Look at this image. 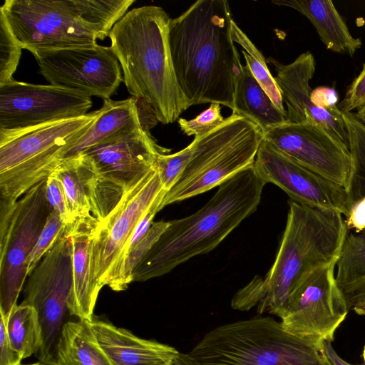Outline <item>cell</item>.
Segmentation results:
<instances>
[{"label": "cell", "instance_id": "obj_16", "mask_svg": "<svg viewBox=\"0 0 365 365\" xmlns=\"http://www.w3.org/2000/svg\"><path fill=\"white\" fill-rule=\"evenodd\" d=\"M254 168L266 184L276 185L297 203L336 210L344 216L348 211V195L344 187L299 164L264 138Z\"/></svg>", "mask_w": 365, "mask_h": 365}, {"label": "cell", "instance_id": "obj_28", "mask_svg": "<svg viewBox=\"0 0 365 365\" xmlns=\"http://www.w3.org/2000/svg\"><path fill=\"white\" fill-rule=\"evenodd\" d=\"M232 33L234 42L240 45L243 48L242 52L246 65L252 76L275 106L281 110L287 111L281 91L267 67L264 56L234 20L232 22Z\"/></svg>", "mask_w": 365, "mask_h": 365}, {"label": "cell", "instance_id": "obj_22", "mask_svg": "<svg viewBox=\"0 0 365 365\" xmlns=\"http://www.w3.org/2000/svg\"><path fill=\"white\" fill-rule=\"evenodd\" d=\"M138 101L133 97L122 101L104 99L97 118L68 152L64 160L90 148L145 128L140 119Z\"/></svg>", "mask_w": 365, "mask_h": 365}, {"label": "cell", "instance_id": "obj_39", "mask_svg": "<svg viewBox=\"0 0 365 365\" xmlns=\"http://www.w3.org/2000/svg\"><path fill=\"white\" fill-rule=\"evenodd\" d=\"M23 358L9 340L5 322L0 317V365H21Z\"/></svg>", "mask_w": 365, "mask_h": 365}, {"label": "cell", "instance_id": "obj_45", "mask_svg": "<svg viewBox=\"0 0 365 365\" xmlns=\"http://www.w3.org/2000/svg\"><path fill=\"white\" fill-rule=\"evenodd\" d=\"M170 365H173V364H170Z\"/></svg>", "mask_w": 365, "mask_h": 365}, {"label": "cell", "instance_id": "obj_14", "mask_svg": "<svg viewBox=\"0 0 365 365\" xmlns=\"http://www.w3.org/2000/svg\"><path fill=\"white\" fill-rule=\"evenodd\" d=\"M91 96L54 85L11 80L0 85V129L14 130L87 114Z\"/></svg>", "mask_w": 365, "mask_h": 365}, {"label": "cell", "instance_id": "obj_37", "mask_svg": "<svg viewBox=\"0 0 365 365\" xmlns=\"http://www.w3.org/2000/svg\"><path fill=\"white\" fill-rule=\"evenodd\" d=\"M365 103V63L358 76L352 81L344 98L339 106L343 113L356 110Z\"/></svg>", "mask_w": 365, "mask_h": 365}, {"label": "cell", "instance_id": "obj_29", "mask_svg": "<svg viewBox=\"0 0 365 365\" xmlns=\"http://www.w3.org/2000/svg\"><path fill=\"white\" fill-rule=\"evenodd\" d=\"M336 267L339 287L365 278V232L348 230Z\"/></svg>", "mask_w": 365, "mask_h": 365}, {"label": "cell", "instance_id": "obj_32", "mask_svg": "<svg viewBox=\"0 0 365 365\" xmlns=\"http://www.w3.org/2000/svg\"><path fill=\"white\" fill-rule=\"evenodd\" d=\"M169 222L165 221L153 222L148 233L128 252L123 267L122 279L125 290L133 282L132 274L134 269L147 255L153 245L168 227Z\"/></svg>", "mask_w": 365, "mask_h": 365}, {"label": "cell", "instance_id": "obj_36", "mask_svg": "<svg viewBox=\"0 0 365 365\" xmlns=\"http://www.w3.org/2000/svg\"><path fill=\"white\" fill-rule=\"evenodd\" d=\"M46 197L52 209L66 226L73 223L68 210L63 185L58 178L52 173L46 180Z\"/></svg>", "mask_w": 365, "mask_h": 365}, {"label": "cell", "instance_id": "obj_44", "mask_svg": "<svg viewBox=\"0 0 365 365\" xmlns=\"http://www.w3.org/2000/svg\"><path fill=\"white\" fill-rule=\"evenodd\" d=\"M362 356H363L364 364H365V346H364V349H363Z\"/></svg>", "mask_w": 365, "mask_h": 365}, {"label": "cell", "instance_id": "obj_31", "mask_svg": "<svg viewBox=\"0 0 365 365\" xmlns=\"http://www.w3.org/2000/svg\"><path fill=\"white\" fill-rule=\"evenodd\" d=\"M22 49L5 15L0 11V85L14 79Z\"/></svg>", "mask_w": 365, "mask_h": 365}, {"label": "cell", "instance_id": "obj_23", "mask_svg": "<svg viewBox=\"0 0 365 365\" xmlns=\"http://www.w3.org/2000/svg\"><path fill=\"white\" fill-rule=\"evenodd\" d=\"M278 6L294 9L303 14L316 29L326 48L353 56L362 43L351 34L333 2L329 0H275Z\"/></svg>", "mask_w": 365, "mask_h": 365}, {"label": "cell", "instance_id": "obj_33", "mask_svg": "<svg viewBox=\"0 0 365 365\" xmlns=\"http://www.w3.org/2000/svg\"><path fill=\"white\" fill-rule=\"evenodd\" d=\"M66 227V226L58 215L53 210H51L27 259L28 277L31 274L44 255L54 245L57 239L65 232Z\"/></svg>", "mask_w": 365, "mask_h": 365}, {"label": "cell", "instance_id": "obj_18", "mask_svg": "<svg viewBox=\"0 0 365 365\" xmlns=\"http://www.w3.org/2000/svg\"><path fill=\"white\" fill-rule=\"evenodd\" d=\"M267 61L275 68L274 78L287 107V121L300 123L312 118L349 145L343 113L339 107L320 108L311 101L310 81L316 66L313 54L306 51L289 64H282L272 57Z\"/></svg>", "mask_w": 365, "mask_h": 365}, {"label": "cell", "instance_id": "obj_24", "mask_svg": "<svg viewBox=\"0 0 365 365\" xmlns=\"http://www.w3.org/2000/svg\"><path fill=\"white\" fill-rule=\"evenodd\" d=\"M348 133L351 169L346 190L348 211L344 216L348 230L365 232V125L353 112L343 113Z\"/></svg>", "mask_w": 365, "mask_h": 365}, {"label": "cell", "instance_id": "obj_34", "mask_svg": "<svg viewBox=\"0 0 365 365\" xmlns=\"http://www.w3.org/2000/svg\"><path fill=\"white\" fill-rule=\"evenodd\" d=\"M192 145L191 143L182 150L173 154H160L155 166L164 190L167 192L177 182L190 159Z\"/></svg>", "mask_w": 365, "mask_h": 365}, {"label": "cell", "instance_id": "obj_26", "mask_svg": "<svg viewBox=\"0 0 365 365\" xmlns=\"http://www.w3.org/2000/svg\"><path fill=\"white\" fill-rule=\"evenodd\" d=\"M56 365H113L101 346L89 321L69 320L63 326Z\"/></svg>", "mask_w": 365, "mask_h": 365}, {"label": "cell", "instance_id": "obj_1", "mask_svg": "<svg viewBox=\"0 0 365 365\" xmlns=\"http://www.w3.org/2000/svg\"><path fill=\"white\" fill-rule=\"evenodd\" d=\"M225 0H198L170 19L169 43L178 85L190 106L218 103L233 110L242 66Z\"/></svg>", "mask_w": 365, "mask_h": 365}, {"label": "cell", "instance_id": "obj_46", "mask_svg": "<svg viewBox=\"0 0 365 365\" xmlns=\"http://www.w3.org/2000/svg\"><path fill=\"white\" fill-rule=\"evenodd\" d=\"M365 104V103H364Z\"/></svg>", "mask_w": 365, "mask_h": 365}, {"label": "cell", "instance_id": "obj_35", "mask_svg": "<svg viewBox=\"0 0 365 365\" xmlns=\"http://www.w3.org/2000/svg\"><path fill=\"white\" fill-rule=\"evenodd\" d=\"M225 120L218 103H211L208 108L195 118L186 120L180 118L178 120L181 131L188 136L202 137L220 125Z\"/></svg>", "mask_w": 365, "mask_h": 365}, {"label": "cell", "instance_id": "obj_21", "mask_svg": "<svg viewBox=\"0 0 365 365\" xmlns=\"http://www.w3.org/2000/svg\"><path fill=\"white\" fill-rule=\"evenodd\" d=\"M98 222L94 220H77L66 226L72 248V289L68 310L79 319L91 322L99 294L91 270V240Z\"/></svg>", "mask_w": 365, "mask_h": 365}, {"label": "cell", "instance_id": "obj_42", "mask_svg": "<svg viewBox=\"0 0 365 365\" xmlns=\"http://www.w3.org/2000/svg\"><path fill=\"white\" fill-rule=\"evenodd\" d=\"M354 113L357 118L365 125V104L357 108Z\"/></svg>", "mask_w": 365, "mask_h": 365}, {"label": "cell", "instance_id": "obj_8", "mask_svg": "<svg viewBox=\"0 0 365 365\" xmlns=\"http://www.w3.org/2000/svg\"><path fill=\"white\" fill-rule=\"evenodd\" d=\"M46 180L14 204L0 203V315L5 319L17 304L28 277L27 259L52 210Z\"/></svg>", "mask_w": 365, "mask_h": 365}, {"label": "cell", "instance_id": "obj_13", "mask_svg": "<svg viewBox=\"0 0 365 365\" xmlns=\"http://www.w3.org/2000/svg\"><path fill=\"white\" fill-rule=\"evenodd\" d=\"M39 72L51 85L108 99L122 81L120 63L110 46L44 49L32 51Z\"/></svg>", "mask_w": 365, "mask_h": 365}, {"label": "cell", "instance_id": "obj_27", "mask_svg": "<svg viewBox=\"0 0 365 365\" xmlns=\"http://www.w3.org/2000/svg\"><path fill=\"white\" fill-rule=\"evenodd\" d=\"M0 317L4 319L11 345L23 359L38 352L43 343L42 331L33 306L22 302L12 309L6 319Z\"/></svg>", "mask_w": 365, "mask_h": 365}, {"label": "cell", "instance_id": "obj_38", "mask_svg": "<svg viewBox=\"0 0 365 365\" xmlns=\"http://www.w3.org/2000/svg\"><path fill=\"white\" fill-rule=\"evenodd\" d=\"M349 309L365 317V278L340 287Z\"/></svg>", "mask_w": 365, "mask_h": 365}, {"label": "cell", "instance_id": "obj_41", "mask_svg": "<svg viewBox=\"0 0 365 365\" xmlns=\"http://www.w3.org/2000/svg\"><path fill=\"white\" fill-rule=\"evenodd\" d=\"M319 351L327 364V365H355L351 364L344 359H342L338 354L336 352L331 341H324L319 349ZM356 365H365L362 364H356Z\"/></svg>", "mask_w": 365, "mask_h": 365}, {"label": "cell", "instance_id": "obj_2", "mask_svg": "<svg viewBox=\"0 0 365 365\" xmlns=\"http://www.w3.org/2000/svg\"><path fill=\"white\" fill-rule=\"evenodd\" d=\"M286 227L275 260L266 275L255 277L234 295L235 309L257 306L282 317L288 299L309 274L336 264L348 229L344 215L336 210L289 202Z\"/></svg>", "mask_w": 365, "mask_h": 365}, {"label": "cell", "instance_id": "obj_40", "mask_svg": "<svg viewBox=\"0 0 365 365\" xmlns=\"http://www.w3.org/2000/svg\"><path fill=\"white\" fill-rule=\"evenodd\" d=\"M312 103L320 108L329 109L336 107L338 94L331 88L318 87L312 90L311 93Z\"/></svg>", "mask_w": 365, "mask_h": 365}, {"label": "cell", "instance_id": "obj_11", "mask_svg": "<svg viewBox=\"0 0 365 365\" xmlns=\"http://www.w3.org/2000/svg\"><path fill=\"white\" fill-rule=\"evenodd\" d=\"M72 284V248L66 227L29 276L24 289L22 302L36 309L41 327L43 343L36 355L46 365H56L58 341L69 321Z\"/></svg>", "mask_w": 365, "mask_h": 365}, {"label": "cell", "instance_id": "obj_9", "mask_svg": "<svg viewBox=\"0 0 365 365\" xmlns=\"http://www.w3.org/2000/svg\"><path fill=\"white\" fill-rule=\"evenodd\" d=\"M156 166L127 186L115 208L95 227L91 240V270L100 291L104 286L120 292L122 254L135 227L165 194Z\"/></svg>", "mask_w": 365, "mask_h": 365}, {"label": "cell", "instance_id": "obj_43", "mask_svg": "<svg viewBox=\"0 0 365 365\" xmlns=\"http://www.w3.org/2000/svg\"><path fill=\"white\" fill-rule=\"evenodd\" d=\"M21 365H46V364H43V363L38 361V362H36V363H33V364H21Z\"/></svg>", "mask_w": 365, "mask_h": 365}, {"label": "cell", "instance_id": "obj_19", "mask_svg": "<svg viewBox=\"0 0 365 365\" xmlns=\"http://www.w3.org/2000/svg\"><path fill=\"white\" fill-rule=\"evenodd\" d=\"M163 151L148 130L141 128L81 153L102 175L125 188L153 168Z\"/></svg>", "mask_w": 365, "mask_h": 365}, {"label": "cell", "instance_id": "obj_6", "mask_svg": "<svg viewBox=\"0 0 365 365\" xmlns=\"http://www.w3.org/2000/svg\"><path fill=\"white\" fill-rule=\"evenodd\" d=\"M98 115V110L26 129H0V202L13 205L47 179Z\"/></svg>", "mask_w": 365, "mask_h": 365}, {"label": "cell", "instance_id": "obj_30", "mask_svg": "<svg viewBox=\"0 0 365 365\" xmlns=\"http://www.w3.org/2000/svg\"><path fill=\"white\" fill-rule=\"evenodd\" d=\"M135 0H71L78 16L108 37Z\"/></svg>", "mask_w": 365, "mask_h": 365}, {"label": "cell", "instance_id": "obj_17", "mask_svg": "<svg viewBox=\"0 0 365 365\" xmlns=\"http://www.w3.org/2000/svg\"><path fill=\"white\" fill-rule=\"evenodd\" d=\"M53 173L63 185L73 222L86 219L101 222L125 189L102 175L83 153L64 160Z\"/></svg>", "mask_w": 365, "mask_h": 365}, {"label": "cell", "instance_id": "obj_7", "mask_svg": "<svg viewBox=\"0 0 365 365\" xmlns=\"http://www.w3.org/2000/svg\"><path fill=\"white\" fill-rule=\"evenodd\" d=\"M263 138L264 133L256 124L234 113L213 130L194 138L187 164L164 195L160 210L219 187L252 166Z\"/></svg>", "mask_w": 365, "mask_h": 365}, {"label": "cell", "instance_id": "obj_25", "mask_svg": "<svg viewBox=\"0 0 365 365\" xmlns=\"http://www.w3.org/2000/svg\"><path fill=\"white\" fill-rule=\"evenodd\" d=\"M233 104L232 113L256 124L263 133L287 122V111L275 106L246 64L235 80Z\"/></svg>", "mask_w": 365, "mask_h": 365}, {"label": "cell", "instance_id": "obj_15", "mask_svg": "<svg viewBox=\"0 0 365 365\" xmlns=\"http://www.w3.org/2000/svg\"><path fill=\"white\" fill-rule=\"evenodd\" d=\"M264 140L304 167L346 188L351 169L349 145L312 120L287 122L264 133Z\"/></svg>", "mask_w": 365, "mask_h": 365}, {"label": "cell", "instance_id": "obj_10", "mask_svg": "<svg viewBox=\"0 0 365 365\" xmlns=\"http://www.w3.org/2000/svg\"><path fill=\"white\" fill-rule=\"evenodd\" d=\"M24 49L90 46L101 29L81 19L71 0H5L0 7Z\"/></svg>", "mask_w": 365, "mask_h": 365}, {"label": "cell", "instance_id": "obj_3", "mask_svg": "<svg viewBox=\"0 0 365 365\" xmlns=\"http://www.w3.org/2000/svg\"><path fill=\"white\" fill-rule=\"evenodd\" d=\"M170 21L163 8L143 6L128 11L108 35L128 93L163 124L178 120L190 107L174 70Z\"/></svg>", "mask_w": 365, "mask_h": 365}, {"label": "cell", "instance_id": "obj_12", "mask_svg": "<svg viewBox=\"0 0 365 365\" xmlns=\"http://www.w3.org/2000/svg\"><path fill=\"white\" fill-rule=\"evenodd\" d=\"M336 264L306 276L292 291L281 319L292 334L320 349L332 341L349 311L334 274Z\"/></svg>", "mask_w": 365, "mask_h": 365}, {"label": "cell", "instance_id": "obj_5", "mask_svg": "<svg viewBox=\"0 0 365 365\" xmlns=\"http://www.w3.org/2000/svg\"><path fill=\"white\" fill-rule=\"evenodd\" d=\"M187 355L198 365H327L319 349L269 317L218 326Z\"/></svg>", "mask_w": 365, "mask_h": 365}, {"label": "cell", "instance_id": "obj_4", "mask_svg": "<svg viewBox=\"0 0 365 365\" xmlns=\"http://www.w3.org/2000/svg\"><path fill=\"white\" fill-rule=\"evenodd\" d=\"M266 182L254 165L221 184L199 210L169 225L134 269L133 282L163 276L215 249L257 208Z\"/></svg>", "mask_w": 365, "mask_h": 365}, {"label": "cell", "instance_id": "obj_20", "mask_svg": "<svg viewBox=\"0 0 365 365\" xmlns=\"http://www.w3.org/2000/svg\"><path fill=\"white\" fill-rule=\"evenodd\" d=\"M90 323L113 365H170L180 354L171 346L140 338L94 317Z\"/></svg>", "mask_w": 365, "mask_h": 365}]
</instances>
